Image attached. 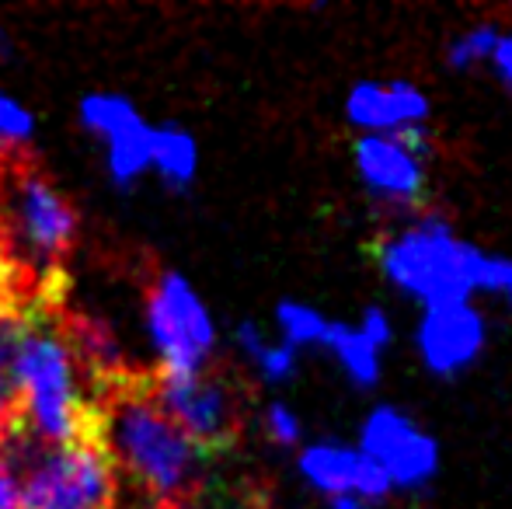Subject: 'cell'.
Here are the masks:
<instances>
[{"label": "cell", "mask_w": 512, "mask_h": 509, "mask_svg": "<svg viewBox=\"0 0 512 509\" xmlns=\"http://www.w3.org/2000/svg\"><path fill=\"white\" fill-rule=\"evenodd\" d=\"M7 53H11V39L0 32V60H7Z\"/></svg>", "instance_id": "obj_29"}, {"label": "cell", "mask_w": 512, "mask_h": 509, "mask_svg": "<svg viewBox=\"0 0 512 509\" xmlns=\"http://www.w3.org/2000/svg\"><path fill=\"white\" fill-rule=\"evenodd\" d=\"M4 461L21 478V509H112L115 464L102 443L77 440L63 447H39L18 426L4 436Z\"/></svg>", "instance_id": "obj_4"}, {"label": "cell", "mask_w": 512, "mask_h": 509, "mask_svg": "<svg viewBox=\"0 0 512 509\" xmlns=\"http://www.w3.org/2000/svg\"><path fill=\"white\" fill-rule=\"evenodd\" d=\"M345 116L352 126H363L366 133H401V129H418V123L429 116V98L408 81H363L352 88Z\"/></svg>", "instance_id": "obj_12"}, {"label": "cell", "mask_w": 512, "mask_h": 509, "mask_svg": "<svg viewBox=\"0 0 512 509\" xmlns=\"http://www.w3.org/2000/svg\"><path fill=\"white\" fill-rule=\"evenodd\" d=\"M70 346L77 356V363H88L91 374L98 377H119L122 374V346L115 342V335L98 321H74V342Z\"/></svg>", "instance_id": "obj_16"}, {"label": "cell", "mask_w": 512, "mask_h": 509, "mask_svg": "<svg viewBox=\"0 0 512 509\" xmlns=\"http://www.w3.org/2000/svg\"><path fill=\"white\" fill-rule=\"evenodd\" d=\"M331 509H373V506L363 503V499H356V496H342V499L331 503Z\"/></svg>", "instance_id": "obj_28"}, {"label": "cell", "mask_w": 512, "mask_h": 509, "mask_svg": "<svg viewBox=\"0 0 512 509\" xmlns=\"http://www.w3.org/2000/svg\"><path fill=\"white\" fill-rule=\"evenodd\" d=\"M147 335L168 374H199L216 346V325L192 283L164 272L147 297Z\"/></svg>", "instance_id": "obj_5"}, {"label": "cell", "mask_w": 512, "mask_h": 509, "mask_svg": "<svg viewBox=\"0 0 512 509\" xmlns=\"http://www.w3.org/2000/svg\"><path fill=\"white\" fill-rule=\"evenodd\" d=\"M108 175L115 185H133L143 171H150V126L140 123L105 143Z\"/></svg>", "instance_id": "obj_18"}, {"label": "cell", "mask_w": 512, "mask_h": 509, "mask_svg": "<svg viewBox=\"0 0 512 509\" xmlns=\"http://www.w3.org/2000/svg\"><path fill=\"white\" fill-rule=\"evenodd\" d=\"M499 39H502V35L495 32V25L471 28V32H464L450 46V63H453V67H474V63H481V60H492Z\"/></svg>", "instance_id": "obj_22"}, {"label": "cell", "mask_w": 512, "mask_h": 509, "mask_svg": "<svg viewBox=\"0 0 512 509\" xmlns=\"http://www.w3.org/2000/svg\"><path fill=\"white\" fill-rule=\"evenodd\" d=\"M28 321L11 304H0V440L18 426V387H14V363Z\"/></svg>", "instance_id": "obj_14"}, {"label": "cell", "mask_w": 512, "mask_h": 509, "mask_svg": "<svg viewBox=\"0 0 512 509\" xmlns=\"http://www.w3.org/2000/svg\"><path fill=\"white\" fill-rule=\"evenodd\" d=\"M7 227L35 265H49L74 245L77 213L42 171L18 168L7 192Z\"/></svg>", "instance_id": "obj_7"}, {"label": "cell", "mask_w": 512, "mask_h": 509, "mask_svg": "<svg viewBox=\"0 0 512 509\" xmlns=\"http://www.w3.org/2000/svg\"><path fill=\"white\" fill-rule=\"evenodd\" d=\"M237 346H241V353L255 363L258 374L269 384H283L297 374V353H293L290 346H283V342H279V346L276 342H265V335L258 332V325H251V321L237 328Z\"/></svg>", "instance_id": "obj_19"}, {"label": "cell", "mask_w": 512, "mask_h": 509, "mask_svg": "<svg viewBox=\"0 0 512 509\" xmlns=\"http://www.w3.org/2000/svg\"><path fill=\"white\" fill-rule=\"evenodd\" d=\"M265 433H269L272 443H279V447H293V443L300 440V419L290 412L286 405H269V412H265Z\"/></svg>", "instance_id": "obj_23"}, {"label": "cell", "mask_w": 512, "mask_h": 509, "mask_svg": "<svg viewBox=\"0 0 512 509\" xmlns=\"http://www.w3.org/2000/svg\"><path fill=\"white\" fill-rule=\"evenodd\" d=\"M154 401L199 450H220L237 440L241 412H237L234 391H230L227 381L209 377L206 370H199V374H168V370H161Z\"/></svg>", "instance_id": "obj_6"}, {"label": "cell", "mask_w": 512, "mask_h": 509, "mask_svg": "<svg viewBox=\"0 0 512 509\" xmlns=\"http://www.w3.org/2000/svg\"><path fill=\"white\" fill-rule=\"evenodd\" d=\"M14 387H18V419L28 426L25 436H32L39 447L91 440L81 363L74 346L56 328L25 325L14 363Z\"/></svg>", "instance_id": "obj_2"}, {"label": "cell", "mask_w": 512, "mask_h": 509, "mask_svg": "<svg viewBox=\"0 0 512 509\" xmlns=\"http://www.w3.org/2000/svg\"><path fill=\"white\" fill-rule=\"evenodd\" d=\"M105 433L112 461L157 503H178L199 482L203 450L161 412L154 391L119 387L108 398Z\"/></svg>", "instance_id": "obj_1"}, {"label": "cell", "mask_w": 512, "mask_h": 509, "mask_svg": "<svg viewBox=\"0 0 512 509\" xmlns=\"http://www.w3.org/2000/svg\"><path fill=\"white\" fill-rule=\"evenodd\" d=\"M352 154H356L359 178L377 199L415 206L429 192V175H425L429 147H425L422 129L366 133Z\"/></svg>", "instance_id": "obj_8"}, {"label": "cell", "mask_w": 512, "mask_h": 509, "mask_svg": "<svg viewBox=\"0 0 512 509\" xmlns=\"http://www.w3.org/2000/svg\"><path fill=\"white\" fill-rule=\"evenodd\" d=\"M481 346H485V318L467 304L436 307V311H425V318L418 321V353H422L425 367L439 377L471 367Z\"/></svg>", "instance_id": "obj_10"}, {"label": "cell", "mask_w": 512, "mask_h": 509, "mask_svg": "<svg viewBox=\"0 0 512 509\" xmlns=\"http://www.w3.org/2000/svg\"><path fill=\"white\" fill-rule=\"evenodd\" d=\"M276 325L279 335H283V346H290L297 353L300 346H324V335H328L331 321L324 314H317L314 307L283 300L276 311Z\"/></svg>", "instance_id": "obj_20"}, {"label": "cell", "mask_w": 512, "mask_h": 509, "mask_svg": "<svg viewBox=\"0 0 512 509\" xmlns=\"http://www.w3.org/2000/svg\"><path fill=\"white\" fill-rule=\"evenodd\" d=\"M359 332L366 335V342H370L373 349H384L387 342H391V321H387L384 311L370 307V311L363 314V325H359Z\"/></svg>", "instance_id": "obj_24"}, {"label": "cell", "mask_w": 512, "mask_h": 509, "mask_svg": "<svg viewBox=\"0 0 512 509\" xmlns=\"http://www.w3.org/2000/svg\"><path fill=\"white\" fill-rule=\"evenodd\" d=\"M32 129H35L32 112H28L18 98L0 91V150L25 147V143L32 140Z\"/></svg>", "instance_id": "obj_21"}, {"label": "cell", "mask_w": 512, "mask_h": 509, "mask_svg": "<svg viewBox=\"0 0 512 509\" xmlns=\"http://www.w3.org/2000/svg\"><path fill=\"white\" fill-rule=\"evenodd\" d=\"M488 265H492V255H481L474 245L457 241L450 224L436 217L380 245L384 276L401 293L425 304V311L467 304L471 293L488 286Z\"/></svg>", "instance_id": "obj_3"}, {"label": "cell", "mask_w": 512, "mask_h": 509, "mask_svg": "<svg viewBox=\"0 0 512 509\" xmlns=\"http://www.w3.org/2000/svg\"><path fill=\"white\" fill-rule=\"evenodd\" d=\"M81 123L88 133L102 136L108 143L112 136L126 133V129L140 126L143 116L136 112V105L122 95H112V91H95L81 102Z\"/></svg>", "instance_id": "obj_17"}, {"label": "cell", "mask_w": 512, "mask_h": 509, "mask_svg": "<svg viewBox=\"0 0 512 509\" xmlns=\"http://www.w3.org/2000/svg\"><path fill=\"white\" fill-rule=\"evenodd\" d=\"M0 509H21V485L14 468L0 454Z\"/></svg>", "instance_id": "obj_25"}, {"label": "cell", "mask_w": 512, "mask_h": 509, "mask_svg": "<svg viewBox=\"0 0 512 509\" xmlns=\"http://www.w3.org/2000/svg\"><path fill=\"white\" fill-rule=\"evenodd\" d=\"M359 454L373 461L387 475V482L401 489L429 482L439 468V447L432 436H425L405 412L391 405H380L370 412L359 433Z\"/></svg>", "instance_id": "obj_9"}, {"label": "cell", "mask_w": 512, "mask_h": 509, "mask_svg": "<svg viewBox=\"0 0 512 509\" xmlns=\"http://www.w3.org/2000/svg\"><path fill=\"white\" fill-rule=\"evenodd\" d=\"M300 475L328 496H356V499H384L391 492L387 475L373 461H366L359 450L345 443H314L300 454Z\"/></svg>", "instance_id": "obj_11"}, {"label": "cell", "mask_w": 512, "mask_h": 509, "mask_svg": "<svg viewBox=\"0 0 512 509\" xmlns=\"http://www.w3.org/2000/svg\"><path fill=\"white\" fill-rule=\"evenodd\" d=\"M150 168L171 185V189H185L196 178L199 168V147L192 133L182 126H157L150 129Z\"/></svg>", "instance_id": "obj_13"}, {"label": "cell", "mask_w": 512, "mask_h": 509, "mask_svg": "<svg viewBox=\"0 0 512 509\" xmlns=\"http://www.w3.org/2000/svg\"><path fill=\"white\" fill-rule=\"evenodd\" d=\"M492 63H495V70H499L502 81L512 88V32L506 39H499V46H495V53H492Z\"/></svg>", "instance_id": "obj_27"}, {"label": "cell", "mask_w": 512, "mask_h": 509, "mask_svg": "<svg viewBox=\"0 0 512 509\" xmlns=\"http://www.w3.org/2000/svg\"><path fill=\"white\" fill-rule=\"evenodd\" d=\"M488 293H506L512 304V262L509 258L492 255V269H488Z\"/></svg>", "instance_id": "obj_26"}, {"label": "cell", "mask_w": 512, "mask_h": 509, "mask_svg": "<svg viewBox=\"0 0 512 509\" xmlns=\"http://www.w3.org/2000/svg\"><path fill=\"white\" fill-rule=\"evenodd\" d=\"M324 346L335 353V360L342 363L345 377H349L356 387H373L380 381V349H373L359 328L331 321L328 335H324Z\"/></svg>", "instance_id": "obj_15"}]
</instances>
